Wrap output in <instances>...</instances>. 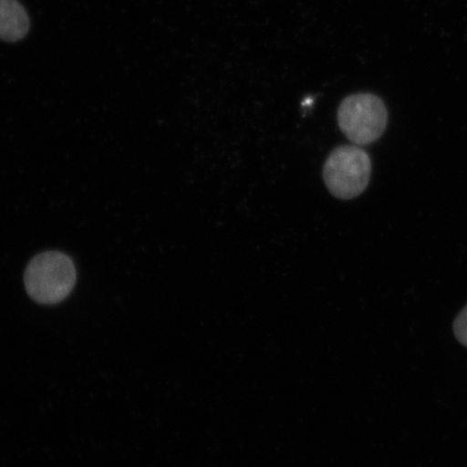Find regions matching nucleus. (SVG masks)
Returning <instances> with one entry per match:
<instances>
[{
  "instance_id": "obj_4",
  "label": "nucleus",
  "mask_w": 467,
  "mask_h": 467,
  "mask_svg": "<svg viewBox=\"0 0 467 467\" xmlns=\"http://www.w3.org/2000/svg\"><path fill=\"white\" fill-rule=\"evenodd\" d=\"M29 31L26 10L17 0H0V40L16 43Z\"/></svg>"
},
{
  "instance_id": "obj_5",
  "label": "nucleus",
  "mask_w": 467,
  "mask_h": 467,
  "mask_svg": "<svg viewBox=\"0 0 467 467\" xmlns=\"http://www.w3.org/2000/svg\"><path fill=\"white\" fill-rule=\"evenodd\" d=\"M454 336L457 340L467 348V306L455 318L453 324Z\"/></svg>"
},
{
  "instance_id": "obj_1",
  "label": "nucleus",
  "mask_w": 467,
  "mask_h": 467,
  "mask_svg": "<svg viewBox=\"0 0 467 467\" xmlns=\"http://www.w3.org/2000/svg\"><path fill=\"white\" fill-rule=\"evenodd\" d=\"M29 296L40 305H57L67 299L76 284L71 258L58 251L40 254L29 262L25 274Z\"/></svg>"
},
{
  "instance_id": "obj_3",
  "label": "nucleus",
  "mask_w": 467,
  "mask_h": 467,
  "mask_svg": "<svg viewBox=\"0 0 467 467\" xmlns=\"http://www.w3.org/2000/svg\"><path fill=\"white\" fill-rule=\"evenodd\" d=\"M371 161L358 146H341L327 159L324 180L332 195L340 200H352L369 184Z\"/></svg>"
},
{
  "instance_id": "obj_2",
  "label": "nucleus",
  "mask_w": 467,
  "mask_h": 467,
  "mask_svg": "<svg viewBox=\"0 0 467 467\" xmlns=\"http://www.w3.org/2000/svg\"><path fill=\"white\" fill-rule=\"evenodd\" d=\"M388 109L381 99L370 93H358L344 99L337 110L341 130L358 145L376 142L388 126Z\"/></svg>"
}]
</instances>
